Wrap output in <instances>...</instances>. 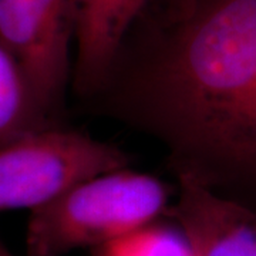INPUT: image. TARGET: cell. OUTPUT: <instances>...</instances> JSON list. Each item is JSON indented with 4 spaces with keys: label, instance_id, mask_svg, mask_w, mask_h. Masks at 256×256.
<instances>
[{
    "label": "cell",
    "instance_id": "5b68a950",
    "mask_svg": "<svg viewBox=\"0 0 256 256\" xmlns=\"http://www.w3.org/2000/svg\"><path fill=\"white\" fill-rule=\"evenodd\" d=\"M175 224L196 256H256V210L188 176H175Z\"/></svg>",
    "mask_w": 256,
    "mask_h": 256
},
{
    "label": "cell",
    "instance_id": "8992f818",
    "mask_svg": "<svg viewBox=\"0 0 256 256\" xmlns=\"http://www.w3.org/2000/svg\"><path fill=\"white\" fill-rule=\"evenodd\" d=\"M151 0H73L74 92L92 98L100 90L128 32Z\"/></svg>",
    "mask_w": 256,
    "mask_h": 256
},
{
    "label": "cell",
    "instance_id": "ba28073f",
    "mask_svg": "<svg viewBox=\"0 0 256 256\" xmlns=\"http://www.w3.org/2000/svg\"><path fill=\"white\" fill-rule=\"evenodd\" d=\"M92 256H196L176 224L154 220L121 238L92 249Z\"/></svg>",
    "mask_w": 256,
    "mask_h": 256
},
{
    "label": "cell",
    "instance_id": "7a4b0ae2",
    "mask_svg": "<svg viewBox=\"0 0 256 256\" xmlns=\"http://www.w3.org/2000/svg\"><path fill=\"white\" fill-rule=\"evenodd\" d=\"M168 201V186L154 175L128 168L96 175L30 210L28 255L106 245L158 220Z\"/></svg>",
    "mask_w": 256,
    "mask_h": 256
},
{
    "label": "cell",
    "instance_id": "52a82bcc",
    "mask_svg": "<svg viewBox=\"0 0 256 256\" xmlns=\"http://www.w3.org/2000/svg\"><path fill=\"white\" fill-rule=\"evenodd\" d=\"M48 127L57 126L38 107L22 66L0 43V146Z\"/></svg>",
    "mask_w": 256,
    "mask_h": 256
},
{
    "label": "cell",
    "instance_id": "9c48e42d",
    "mask_svg": "<svg viewBox=\"0 0 256 256\" xmlns=\"http://www.w3.org/2000/svg\"><path fill=\"white\" fill-rule=\"evenodd\" d=\"M0 256H16V255H13L12 252H9L6 248L3 246L2 244H0Z\"/></svg>",
    "mask_w": 256,
    "mask_h": 256
},
{
    "label": "cell",
    "instance_id": "3957f363",
    "mask_svg": "<svg viewBox=\"0 0 256 256\" xmlns=\"http://www.w3.org/2000/svg\"><path fill=\"white\" fill-rule=\"evenodd\" d=\"M117 146L48 127L0 146V212L33 210L96 175L127 168Z\"/></svg>",
    "mask_w": 256,
    "mask_h": 256
},
{
    "label": "cell",
    "instance_id": "277c9868",
    "mask_svg": "<svg viewBox=\"0 0 256 256\" xmlns=\"http://www.w3.org/2000/svg\"><path fill=\"white\" fill-rule=\"evenodd\" d=\"M73 42V0H0V43L22 66L50 121L72 77Z\"/></svg>",
    "mask_w": 256,
    "mask_h": 256
},
{
    "label": "cell",
    "instance_id": "6da1fadb",
    "mask_svg": "<svg viewBox=\"0 0 256 256\" xmlns=\"http://www.w3.org/2000/svg\"><path fill=\"white\" fill-rule=\"evenodd\" d=\"M127 126L175 176L256 210V0H156L118 76Z\"/></svg>",
    "mask_w": 256,
    "mask_h": 256
}]
</instances>
